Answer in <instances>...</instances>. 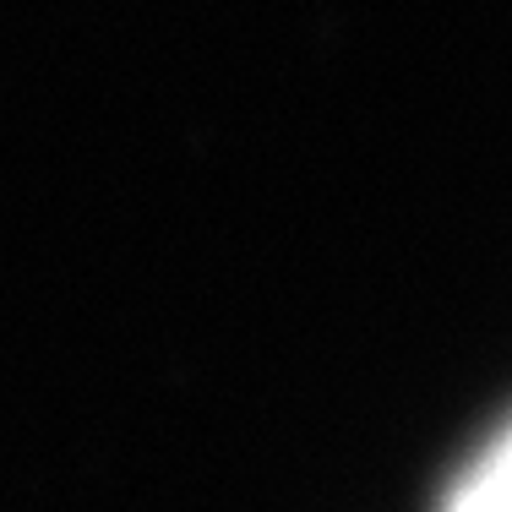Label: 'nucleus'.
Instances as JSON below:
<instances>
[{"mask_svg": "<svg viewBox=\"0 0 512 512\" xmlns=\"http://www.w3.org/2000/svg\"><path fill=\"white\" fill-rule=\"evenodd\" d=\"M447 512H512V431L458 480Z\"/></svg>", "mask_w": 512, "mask_h": 512, "instance_id": "obj_1", "label": "nucleus"}]
</instances>
